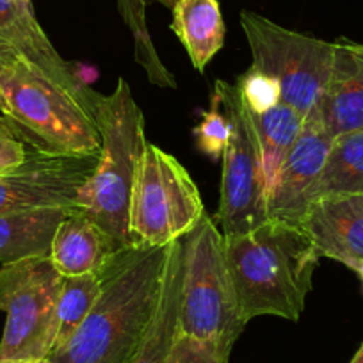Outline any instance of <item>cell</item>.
Masks as SVG:
<instances>
[{
	"label": "cell",
	"mask_w": 363,
	"mask_h": 363,
	"mask_svg": "<svg viewBox=\"0 0 363 363\" xmlns=\"http://www.w3.org/2000/svg\"><path fill=\"white\" fill-rule=\"evenodd\" d=\"M166 247L128 246L106 265L102 291L73 337L50 354L52 363H130L162 294Z\"/></svg>",
	"instance_id": "cell-1"
},
{
	"label": "cell",
	"mask_w": 363,
	"mask_h": 363,
	"mask_svg": "<svg viewBox=\"0 0 363 363\" xmlns=\"http://www.w3.org/2000/svg\"><path fill=\"white\" fill-rule=\"evenodd\" d=\"M225 253L244 323L262 315L299 320L320 260L299 226L267 221L225 237Z\"/></svg>",
	"instance_id": "cell-2"
},
{
	"label": "cell",
	"mask_w": 363,
	"mask_h": 363,
	"mask_svg": "<svg viewBox=\"0 0 363 363\" xmlns=\"http://www.w3.org/2000/svg\"><path fill=\"white\" fill-rule=\"evenodd\" d=\"M2 116L33 152L89 157L102 148L89 107L8 45L0 43Z\"/></svg>",
	"instance_id": "cell-3"
},
{
	"label": "cell",
	"mask_w": 363,
	"mask_h": 363,
	"mask_svg": "<svg viewBox=\"0 0 363 363\" xmlns=\"http://www.w3.org/2000/svg\"><path fill=\"white\" fill-rule=\"evenodd\" d=\"M93 118L102 148L95 173L80 189L72 208L102 226L121 247L134 246L128 226L132 189L148 141L145 116L127 80H118L111 95L96 93Z\"/></svg>",
	"instance_id": "cell-4"
},
{
	"label": "cell",
	"mask_w": 363,
	"mask_h": 363,
	"mask_svg": "<svg viewBox=\"0 0 363 363\" xmlns=\"http://www.w3.org/2000/svg\"><path fill=\"white\" fill-rule=\"evenodd\" d=\"M246 323L230 274L225 235L207 214L184 237L180 333L232 351Z\"/></svg>",
	"instance_id": "cell-5"
},
{
	"label": "cell",
	"mask_w": 363,
	"mask_h": 363,
	"mask_svg": "<svg viewBox=\"0 0 363 363\" xmlns=\"http://www.w3.org/2000/svg\"><path fill=\"white\" fill-rule=\"evenodd\" d=\"M62 280L48 255L0 265V312L6 313L2 362L50 358L57 337Z\"/></svg>",
	"instance_id": "cell-6"
},
{
	"label": "cell",
	"mask_w": 363,
	"mask_h": 363,
	"mask_svg": "<svg viewBox=\"0 0 363 363\" xmlns=\"http://www.w3.org/2000/svg\"><path fill=\"white\" fill-rule=\"evenodd\" d=\"M203 216L200 191L186 167L177 157L146 143L128 218L134 246H169L189 235Z\"/></svg>",
	"instance_id": "cell-7"
},
{
	"label": "cell",
	"mask_w": 363,
	"mask_h": 363,
	"mask_svg": "<svg viewBox=\"0 0 363 363\" xmlns=\"http://www.w3.org/2000/svg\"><path fill=\"white\" fill-rule=\"evenodd\" d=\"M253 68L277 80L281 102L303 118L315 113L333 69L335 41L285 29L253 11L240 13Z\"/></svg>",
	"instance_id": "cell-8"
},
{
	"label": "cell",
	"mask_w": 363,
	"mask_h": 363,
	"mask_svg": "<svg viewBox=\"0 0 363 363\" xmlns=\"http://www.w3.org/2000/svg\"><path fill=\"white\" fill-rule=\"evenodd\" d=\"M212 96H216L223 114L230 121L216 219L225 237L242 235L269 221L267 182L260 148L235 84L218 80Z\"/></svg>",
	"instance_id": "cell-9"
},
{
	"label": "cell",
	"mask_w": 363,
	"mask_h": 363,
	"mask_svg": "<svg viewBox=\"0 0 363 363\" xmlns=\"http://www.w3.org/2000/svg\"><path fill=\"white\" fill-rule=\"evenodd\" d=\"M99 155L30 152L26 162L0 173V216L72 208L80 189L95 173Z\"/></svg>",
	"instance_id": "cell-10"
},
{
	"label": "cell",
	"mask_w": 363,
	"mask_h": 363,
	"mask_svg": "<svg viewBox=\"0 0 363 363\" xmlns=\"http://www.w3.org/2000/svg\"><path fill=\"white\" fill-rule=\"evenodd\" d=\"M333 143L319 113L305 120L301 135L289 152L267 191V218L284 225L299 226L310 207V193L326 162Z\"/></svg>",
	"instance_id": "cell-11"
},
{
	"label": "cell",
	"mask_w": 363,
	"mask_h": 363,
	"mask_svg": "<svg viewBox=\"0 0 363 363\" xmlns=\"http://www.w3.org/2000/svg\"><path fill=\"white\" fill-rule=\"evenodd\" d=\"M0 43L23 55L93 113L96 93L77 79L68 62L55 50L36 20L30 0H0Z\"/></svg>",
	"instance_id": "cell-12"
},
{
	"label": "cell",
	"mask_w": 363,
	"mask_h": 363,
	"mask_svg": "<svg viewBox=\"0 0 363 363\" xmlns=\"http://www.w3.org/2000/svg\"><path fill=\"white\" fill-rule=\"evenodd\" d=\"M299 228L319 258H331L345 267L363 260V194L312 201Z\"/></svg>",
	"instance_id": "cell-13"
},
{
	"label": "cell",
	"mask_w": 363,
	"mask_h": 363,
	"mask_svg": "<svg viewBox=\"0 0 363 363\" xmlns=\"http://www.w3.org/2000/svg\"><path fill=\"white\" fill-rule=\"evenodd\" d=\"M317 113L331 138L363 130V45L335 41L333 69Z\"/></svg>",
	"instance_id": "cell-14"
},
{
	"label": "cell",
	"mask_w": 363,
	"mask_h": 363,
	"mask_svg": "<svg viewBox=\"0 0 363 363\" xmlns=\"http://www.w3.org/2000/svg\"><path fill=\"white\" fill-rule=\"evenodd\" d=\"M120 250L123 247L102 226L80 211L68 208L55 230L48 257L62 277H80L102 272Z\"/></svg>",
	"instance_id": "cell-15"
},
{
	"label": "cell",
	"mask_w": 363,
	"mask_h": 363,
	"mask_svg": "<svg viewBox=\"0 0 363 363\" xmlns=\"http://www.w3.org/2000/svg\"><path fill=\"white\" fill-rule=\"evenodd\" d=\"M182 277H184V239L169 244L159 306L130 363L169 362L171 349L180 333Z\"/></svg>",
	"instance_id": "cell-16"
},
{
	"label": "cell",
	"mask_w": 363,
	"mask_h": 363,
	"mask_svg": "<svg viewBox=\"0 0 363 363\" xmlns=\"http://www.w3.org/2000/svg\"><path fill=\"white\" fill-rule=\"evenodd\" d=\"M171 29L186 47L191 62L198 72H205L208 62L225 45L226 27L218 0H178Z\"/></svg>",
	"instance_id": "cell-17"
},
{
	"label": "cell",
	"mask_w": 363,
	"mask_h": 363,
	"mask_svg": "<svg viewBox=\"0 0 363 363\" xmlns=\"http://www.w3.org/2000/svg\"><path fill=\"white\" fill-rule=\"evenodd\" d=\"M68 208H40L0 216V265L50 253V244Z\"/></svg>",
	"instance_id": "cell-18"
},
{
	"label": "cell",
	"mask_w": 363,
	"mask_h": 363,
	"mask_svg": "<svg viewBox=\"0 0 363 363\" xmlns=\"http://www.w3.org/2000/svg\"><path fill=\"white\" fill-rule=\"evenodd\" d=\"M363 194V130L333 138L326 162L310 193V203L320 198Z\"/></svg>",
	"instance_id": "cell-19"
},
{
	"label": "cell",
	"mask_w": 363,
	"mask_h": 363,
	"mask_svg": "<svg viewBox=\"0 0 363 363\" xmlns=\"http://www.w3.org/2000/svg\"><path fill=\"white\" fill-rule=\"evenodd\" d=\"M246 111L251 125H253L255 135H257L269 191L278 169L301 135L303 127H305V118L284 102L277 104L264 113H253L250 109Z\"/></svg>",
	"instance_id": "cell-20"
},
{
	"label": "cell",
	"mask_w": 363,
	"mask_h": 363,
	"mask_svg": "<svg viewBox=\"0 0 363 363\" xmlns=\"http://www.w3.org/2000/svg\"><path fill=\"white\" fill-rule=\"evenodd\" d=\"M102 291V274H80V277H65L59 294L57 305V337H55L54 351L61 349L77 328L86 320L91 308L95 306ZM52 351V352H54Z\"/></svg>",
	"instance_id": "cell-21"
},
{
	"label": "cell",
	"mask_w": 363,
	"mask_h": 363,
	"mask_svg": "<svg viewBox=\"0 0 363 363\" xmlns=\"http://www.w3.org/2000/svg\"><path fill=\"white\" fill-rule=\"evenodd\" d=\"M242 104L253 113H264L281 102L280 86L271 75L251 66L235 84Z\"/></svg>",
	"instance_id": "cell-22"
},
{
	"label": "cell",
	"mask_w": 363,
	"mask_h": 363,
	"mask_svg": "<svg viewBox=\"0 0 363 363\" xmlns=\"http://www.w3.org/2000/svg\"><path fill=\"white\" fill-rule=\"evenodd\" d=\"M194 138L198 148L212 160H218L225 155L230 138V121L223 111H219V102L216 96H212L211 109L201 113L200 125L194 128Z\"/></svg>",
	"instance_id": "cell-23"
},
{
	"label": "cell",
	"mask_w": 363,
	"mask_h": 363,
	"mask_svg": "<svg viewBox=\"0 0 363 363\" xmlns=\"http://www.w3.org/2000/svg\"><path fill=\"white\" fill-rule=\"evenodd\" d=\"M230 352V349L216 342L178 333L167 363H228Z\"/></svg>",
	"instance_id": "cell-24"
},
{
	"label": "cell",
	"mask_w": 363,
	"mask_h": 363,
	"mask_svg": "<svg viewBox=\"0 0 363 363\" xmlns=\"http://www.w3.org/2000/svg\"><path fill=\"white\" fill-rule=\"evenodd\" d=\"M29 153L27 145L20 139L11 123L0 114V173L26 162Z\"/></svg>",
	"instance_id": "cell-25"
},
{
	"label": "cell",
	"mask_w": 363,
	"mask_h": 363,
	"mask_svg": "<svg viewBox=\"0 0 363 363\" xmlns=\"http://www.w3.org/2000/svg\"><path fill=\"white\" fill-rule=\"evenodd\" d=\"M349 269H351V271H354L356 274H358V278L362 280V285H363V260L352 262V264L349 265Z\"/></svg>",
	"instance_id": "cell-26"
},
{
	"label": "cell",
	"mask_w": 363,
	"mask_h": 363,
	"mask_svg": "<svg viewBox=\"0 0 363 363\" xmlns=\"http://www.w3.org/2000/svg\"><path fill=\"white\" fill-rule=\"evenodd\" d=\"M349 363H363V342H362V345H359V349L356 351V354L352 356V359Z\"/></svg>",
	"instance_id": "cell-27"
},
{
	"label": "cell",
	"mask_w": 363,
	"mask_h": 363,
	"mask_svg": "<svg viewBox=\"0 0 363 363\" xmlns=\"http://www.w3.org/2000/svg\"><path fill=\"white\" fill-rule=\"evenodd\" d=\"M0 363H52L50 359H34V362H2V359H0Z\"/></svg>",
	"instance_id": "cell-28"
},
{
	"label": "cell",
	"mask_w": 363,
	"mask_h": 363,
	"mask_svg": "<svg viewBox=\"0 0 363 363\" xmlns=\"http://www.w3.org/2000/svg\"><path fill=\"white\" fill-rule=\"evenodd\" d=\"M6 111V106H4V99H2V95H0V114H4Z\"/></svg>",
	"instance_id": "cell-29"
}]
</instances>
